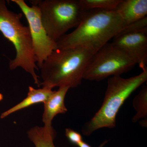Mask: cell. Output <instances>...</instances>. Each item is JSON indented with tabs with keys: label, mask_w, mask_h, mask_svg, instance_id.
Returning <instances> with one entry per match:
<instances>
[{
	"label": "cell",
	"mask_w": 147,
	"mask_h": 147,
	"mask_svg": "<svg viewBox=\"0 0 147 147\" xmlns=\"http://www.w3.org/2000/svg\"><path fill=\"white\" fill-rule=\"evenodd\" d=\"M126 25L115 10L85 11L76 29L56 42L57 49L85 46L98 51L121 32Z\"/></svg>",
	"instance_id": "cell-1"
},
{
	"label": "cell",
	"mask_w": 147,
	"mask_h": 147,
	"mask_svg": "<svg viewBox=\"0 0 147 147\" xmlns=\"http://www.w3.org/2000/svg\"><path fill=\"white\" fill-rule=\"evenodd\" d=\"M96 50L85 46L57 49L40 69L42 82L39 86L76 88L82 84L87 66Z\"/></svg>",
	"instance_id": "cell-2"
},
{
	"label": "cell",
	"mask_w": 147,
	"mask_h": 147,
	"mask_svg": "<svg viewBox=\"0 0 147 147\" xmlns=\"http://www.w3.org/2000/svg\"><path fill=\"white\" fill-rule=\"evenodd\" d=\"M147 81V69L130 78L120 76L109 78L102 105L89 121L84 124L82 132L89 136L99 129L113 128L120 109L130 95Z\"/></svg>",
	"instance_id": "cell-3"
},
{
	"label": "cell",
	"mask_w": 147,
	"mask_h": 147,
	"mask_svg": "<svg viewBox=\"0 0 147 147\" xmlns=\"http://www.w3.org/2000/svg\"><path fill=\"white\" fill-rule=\"evenodd\" d=\"M23 14L9 10L4 0H0V32L13 44L16 52L15 58L9 61L11 70L21 67L30 74L34 84L39 87V76L35 72L38 70L28 26L21 23Z\"/></svg>",
	"instance_id": "cell-4"
},
{
	"label": "cell",
	"mask_w": 147,
	"mask_h": 147,
	"mask_svg": "<svg viewBox=\"0 0 147 147\" xmlns=\"http://www.w3.org/2000/svg\"><path fill=\"white\" fill-rule=\"evenodd\" d=\"M30 3L38 7L42 25L55 42L78 26L85 12L79 0H32Z\"/></svg>",
	"instance_id": "cell-5"
},
{
	"label": "cell",
	"mask_w": 147,
	"mask_h": 147,
	"mask_svg": "<svg viewBox=\"0 0 147 147\" xmlns=\"http://www.w3.org/2000/svg\"><path fill=\"white\" fill-rule=\"evenodd\" d=\"M136 63L111 42H108L93 56L84 79L100 81L109 76H120L133 68Z\"/></svg>",
	"instance_id": "cell-6"
},
{
	"label": "cell",
	"mask_w": 147,
	"mask_h": 147,
	"mask_svg": "<svg viewBox=\"0 0 147 147\" xmlns=\"http://www.w3.org/2000/svg\"><path fill=\"white\" fill-rule=\"evenodd\" d=\"M18 5L26 16L31 36L34 53L38 68L54 50L57 49L56 42L48 36L41 21L40 12L37 6H29L24 0H11Z\"/></svg>",
	"instance_id": "cell-7"
},
{
	"label": "cell",
	"mask_w": 147,
	"mask_h": 147,
	"mask_svg": "<svg viewBox=\"0 0 147 147\" xmlns=\"http://www.w3.org/2000/svg\"><path fill=\"white\" fill-rule=\"evenodd\" d=\"M142 70L147 69V31L119 34L111 42Z\"/></svg>",
	"instance_id": "cell-8"
},
{
	"label": "cell",
	"mask_w": 147,
	"mask_h": 147,
	"mask_svg": "<svg viewBox=\"0 0 147 147\" xmlns=\"http://www.w3.org/2000/svg\"><path fill=\"white\" fill-rule=\"evenodd\" d=\"M69 89L66 87H61L57 91H53L48 99L43 103L44 110L42 121L45 128L53 127L52 121L55 116L59 114H65L67 112L65 98Z\"/></svg>",
	"instance_id": "cell-9"
},
{
	"label": "cell",
	"mask_w": 147,
	"mask_h": 147,
	"mask_svg": "<svg viewBox=\"0 0 147 147\" xmlns=\"http://www.w3.org/2000/svg\"><path fill=\"white\" fill-rule=\"evenodd\" d=\"M115 11L126 26L146 17L147 0H121Z\"/></svg>",
	"instance_id": "cell-10"
},
{
	"label": "cell",
	"mask_w": 147,
	"mask_h": 147,
	"mask_svg": "<svg viewBox=\"0 0 147 147\" xmlns=\"http://www.w3.org/2000/svg\"><path fill=\"white\" fill-rule=\"evenodd\" d=\"M53 92V89L47 87H42V88L36 89L32 87L29 86L27 97L18 104L2 113L0 118L1 119H4L11 114L19 110L35 104L41 102L43 103L48 99Z\"/></svg>",
	"instance_id": "cell-11"
},
{
	"label": "cell",
	"mask_w": 147,
	"mask_h": 147,
	"mask_svg": "<svg viewBox=\"0 0 147 147\" xmlns=\"http://www.w3.org/2000/svg\"><path fill=\"white\" fill-rule=\"evenodd\" d=\"M27 134L35 147H56L54 140L57 132L53 127L47 128L43 126L34 127L29 129Z\"/></svg>",
	"instance_id": "cell-12"
},
{
	"label": "cell",
	"mask_w": 147,
	"mask_h": 147,
	"mask_svg": "<svg viewBox=\"0 0 147 147\" xmlns=\"http://www.w3.org/2000/svg\"><path fill=\"white\" fill-rule=\"evenodd\" d=\"M133 107L136 113L132 119L133 122L140 121L142 127L147 126V87L144 86L133 99Z\"/></svg>",
	"instance_id": "cell-13"
},
{
	"label": "cell",
	"mask_w": 147,
	"mask_h": 147,
	"mask_svg": "<svg viewBox=\"0 0 147 147\" xmlns=\"http://www.w3.org/2000/svg\"><path fill=\"white\" fill-rule=\"evenodd\" d=\"M84 11L92 9L115 10L121 0H79Z\"/></svg>",
	"instance_id": "cell-14"
},
{
	"label": "cell",
	"mask_w": 147,
	"mask_h": 147,
	"mask_svg": "<svg viewBox=\"0 0 147 147\" xmlns=\"http://www.w3.org/2000/svg\"><path fill=\"white\" fill-rule=\"evenodd\" d=\"M147 31V17L127 25L119 34Z\"/></svg>",
	"instance_id": "cell-15"
},
{
	"label": "cell",
	"mask_w": 147,
	"mask_h": 147,
	"mask_svg": "<svg viewBox=\"0 0 147 147\" xmlns=\"http://www.w3.org/2000/svg\"><path fill=\"white\" fill-rule=\"evenodd\" d=\"M65 135L70 143L76 146L83 141L81 134L71 129H66Z\"/></svg>",
	"instance_id": "cell-16"
},
{
	"label": "cell",
	"mask_w": 147,
	"mask_h": 147,
	"mask_svg": "<svg viewBox=\"0 0 147 147\" xmlns=\"http://www.w3.org/2000/svg\"><path fill=\"white\" fill-rule=\"evenodd\" d=\"M108 142V140H106V141H104V142H102L100 145V146L98 147H103ZM78 147H92L90 145H89L88 144L86 143V142H82L81 143L79 144L78 145Z\"/></svg>",
	"instance_id": "cell-17"
},
{
	"label": "cell",
	"mask_w": 147,
	"mask_h": 147,
	"mask_svg": "<svg viewBox=\"0 0 147 147\" xmlns=\"http://www.w3.org/2000/svg\"><path fill=\"white\" fill-rule=\"evenodd\" d=\"M3 98V96L2 94L0 93V101H1Z\"/></svg>",
	"instance_id": "cell-18"
}]
</instances>
